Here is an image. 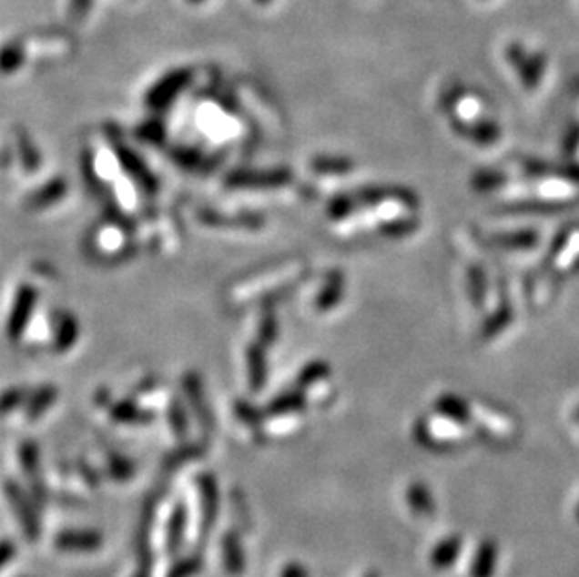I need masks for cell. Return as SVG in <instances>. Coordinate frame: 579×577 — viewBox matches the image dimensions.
I'll return each mask as SVG.
<instances>
[{
    "label": "cell",
    "mask_w": 579,
    "mask_h": 577,
    "mask_svg": "<svg viewBox=\"0 0 579 577\" xmlns=\"http://www.w3.org/2000/svg\"><path fill=\"white\" fill-rule=\"evenodd\" d=\"M506 58L527 88H534L540 85L545 70V56L542 53H527L523 46L510 44L506 47Z\"/></svg>",
    "instance_id": "cell-1"
},
{
    "label": "cell",
    "mask_w": 579,
    "mask_h": 577,
    "mask_svg": "<svg viewBox=\"0 0 579 577\" xmlns=\"http://www.w3.org/2000/svg\"><path fill=\"white\" fill-rule=\"evenodd\" d=\"M58 546L64 550H94L98 548L100 538L96 536L94 532H64L58 538Z\"/></svg>",
    "instance_id": "cell-2"
},
{
    "label": "cell",
    "mask_w": 579,
    "mask_h": 577,
    "mask_svg": "<svg viewBox=\"0 0 579 577\" xmlns=\"http://www.w3.org/2000/svg\"><path fill=\"white\" fill-rule=\"evenodd\" d=\"M19 60H21V55H19L17 47L8 46L6 49L0 51V68H3V70L15 68L17 64H19Z\"/></svg>",
    "instance_id": "cell-3"
},
{
    "label": "cell",
    "mask_w": 579,
    "mask_h": 577,
    "mask_svg": "<svg viewBox=\"0 0 579 577\" xmlns=\"http://www.w3.org/2000/svg\"><path fill=\"white\" fill-rule=\"evenodd\" d=\"M90 6V0H72V15H76V19H79L86 8Z\"/></svg>",
    "instance_id": "cell-4"
}]
</instances>
